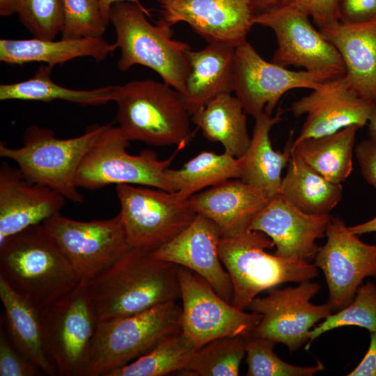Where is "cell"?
Instances as JSON below:
<instances>
[{"label":"cell","mask_w":376,"mask_h":376,"mask_svg":"<svg viewBox=\"0 0 376 376\" xmlns=\"http://www.w3.org/2000/svg\"><path fill=\"white\" fill-rule=\"evenodd\" d=\"M81 281L88 282L132 247L120 214L108 219L77 221L60 213L42 224Z\"/></svg>","instance_id":"obj_11"},{"label":"cell","mask_w":376,"mask_h":376,"mask_svg":"<svg viewBox=\"0 0 376 376\" xmlns=\"http://www.w3.org/2000/svg\"><path fill=\"white\" fill-rule=\"evenodd\" d=\"M45 340L58 375L84 376L99 323L87 283L40 310Z\"/></svg>","instance_id":"obj_9"},{"label":"cell","mask_w":376,"mask_h":376,"mask_svg":"<svg viewBox=\"0 0 376 376\" xmlns=\"http://www.w3.org/2000/svg\"><path fill=\"white\" fill-rule=\"evenodd\" d=\"M41 370L26 359L0 329V376H36Z\"/></svg>","instance_id":"obj_39"},{"label":"cell","mask_w":376,"mask_h":376,"mask_svg":"<svg viewBox=\"0 0 376 376\" xmlns=\"http://www.w3.org/2000/svg\"><path fill=\"white\" fill-rule=\"evenodd\" d=\"M158 22H187L209 43L236 47L246 40L255 17L247 0H157Z\"/></svg>","instance_id":"obj_17"},{"label":"cell","mask_w":376,"mask_h":376,"mask_svg":"<svg viewBox=\"0 0 376 376\" xmlns=\"http://www.w3.org/2000/svg\"><path fill=\"white\" fill-rule=\"evenodd\" d=\"M275 246L265 233L245 229L221 235L219 253L233 289L232 305L244 310L261 292L279 284L311 281L318 268L306 260L288 259L269 254Z\"/></svg>","instance_id":"obj_5"},{"label":"cell","mask_w":376,"mask_h":376,"mask_svg":"<svg viewBox=\"0 0 376 376\" xmlns=\"http://www.w3.org/2000/svg\"><path fill=\"white\" fill-rule=\"evenodd\" d=\"M65 200L56 191L29 181L18 167L3 162L0 166V243L60 213Z\"/></svg>","instance_id":"obj_21"},{"label":"cell","mask_w":376,"mask_h":376,"mask_svg":"<svg viewBox=\"0 0 376 376\" xmlns=\"http://www.w3.org/2000/svg\"><path fill=\"white\" fill-rule=\"evenodd\" d=\"M339 21L359 24L376 19V0H338Z\"/></svg>","instance_id":"obj_40"},{"label":"cell","mask_w":376,"mask_h":376,"mask_svg":"<svg viewBox=\"0 0 376 376\" xmlns=\"http://www.w3.org/2000/svg\"><path fill=\"white\" fill-rule=\"evenodd\" d=\"M221 232L207 217L196 214L191 223L173 240L151 252L155 258L187 268L205 279L231 304L232 282L219 253Z\"/></svg>","instance_id":"obj_19"},{"label":"cell","mask_w":376,"mask_h":376,"mask_svg":"<svg viewBox=\"0 0 376 376\" xmlns=\"http://www.w3.org/2000/svg\"><path fill=\"white\" fill-rule=\"evenodd\" d=\"M270 198L261 190L240 179H230L188 198L196 213L214 221L221 235L234 234L249 228L255 216Z\"/></svg>","instance_id":"obj_23"},{"label":"cell","mask_w":376,"mask_h":376,"mask_svg":"<svg viewBox=\"0 0 376 376\" xmlns=\"http://www.w3.org/2000/svg\"><path fill=\"white\" fill-rule=\"evenodd\" d=\"M196 350L192 340L181 331L108 376H164L176 373L187 366Z\"/></svg>","instance_id":"obj_33"},{"label":"cell","mask_w":376,"mask_h":376,"mask_svg":"<svg viewBox=\"0 0 376 376\" xmlns=\"http://www.w3.org/2000/svg\"><path fill=\"white\" fill-rule=\"evenodd\" d=\"M320 289L317 282L306 281L295 287L270 288L265 297H256L247 308L261 315L251 334L286 345L290 352L308 342L311 329L332 313L329 302L310 301Z\"/></svg>","instance_id":"obj_13"},{"label":"cell","mask_w":376,"mask_h":376,"mask_svg":"<svg viewBox=\"0 0 376 376\" xmlns=\"http://www.w3.org/2000/svg\"><path fill=\"white\" fill-rule=\"evenodd\" d=\"M248 376H312L324 370L321 361L313 366H297L281 360L274 352L276 342L251 334L245 336Z\"/></svg>","instance_id":"obj_36"},{"label":"cell","mask_w":376,"mask_h":376,"mask_svg":"<svg viewBox=\"0 0 376 376\" xmlns=\"http://www.w3.org/2000/svg\"><path fill=\"white\" fill-rule=\"evenodd\" d=\"M255 16L277 9L286 4L288 0H247Z\"/></svg>","instance_id":"obj_44"},{"label":"cell","mask_w":376,"mask_h":376,"mask_svg":"<svg viewBox=\"0 0 376 376\" xmlns=\"http://www.w3.org/2000/svg\"><path fill=\"white\" fill-rule=\"evenodd\" d=\"M240 100L231 94H221L191 115V120L211 141L219 142L224 152L239 158L251 142L246 116Z\"/></svg>","instance_id":"obj_28"},{"label":"cell","mask_w":376,"mask_h":376,"mask_svg":"<svg viewBox=\"0 0 376 376\" xmlns=\"http://www.w3.org/2000/svg\"><path fill=\"white\" fill-rule=\"evenodd\" d=\"M0 299L4 308L1 325L13 345L46 375H58L47 349L40 310L13 291L1 277Z\"/></svg>","instance_id":"obj_25"},{"label":"cell","mask_w":376,"mask_h":376,"mask_svg":"<svg viewBox=\"0 0 376 376\" xmlns=\"http://www.w3.org/2000/svg\"><path fill=\"white\" fill-rule=\"evenodd\" d=\"M354 152L363 177L376 190V144L370 139L363 140Z\"/></svg>","instance_id":"obj_42"},{"label":"cell","mask_w":376,"mask_h":376,"mask_svg":"<svg viewBox=\"0 0 376 376\" xmlns=\"http://www.w3.org/2000/svg\"><path fill=\"white\" fill-rule=\"evenodd\" d=\"M178 279L182 331L197 349L218 338L246 336L260 321V314L235 307L191 270L179 266Z\"/></svg>","instance_id":"obj_14"},{"label":"cell","mask_w":376,"mask_h":376,"mask_svg":"<svg viewBox=\"0 0 376 376\" xmlns=\"http://www.w3.org/2000/svg\"><path fill=\"white\" fill-rule=\"evenodd\" d=\"M347 376H376V331L370 332L369 347L358 366Z\"/></svg>","instance_id":"obj_43"},{"label":"cell","mask_w":376,"mask_h":376,"mask_svg":"<svg viewBox=\"0 0 376 376\" xmlns=\"http://www.w3.org/2000/svg\"><path fill=\"white\" fill-rule=\"evenodd\" d=\"M17 14L20 22L35 38L54 40L61 32V0H19Z\"/></svg>","instance_id":"obj_38"},{"label":"cell","mask_w":376,"mask_h":376,"mask_svg":"<svg viewBox=\"0 0 376 376\" xmlns=\"http://www.w3.org/2000/svg\"><path fill=\"white\" fill-rule=\"evenodd\" d=\"M52 68L49 65H42L27 80L1 84L0 100L43 102L61 100L83 106L103 104L114 100L115 86L92 90H75L63 87L51 80Z\"/></svg>","instance_id":"obj_32"},{"label":"cell","mask_w":376,"mask_h":376,"mask_svg":"<svg viewBox=\"0 0 376 376\" xmlns=\"http://www.w3.org/2000/svg\"><path fill=\"white\" fill-rule=\"evenodd\" d=\"M295 117L306 114L295 141L335 133L351 125L363 127L376 111V104L361 98L347 86L344 76L328 80L294 102Z\"/></svg>","instance_id":"obj_18"},{"label":"cell","mask_w":376,"mask_h":376,"mask_svg":"<svg viewBox=\"0 0 376 376\" xmlns=\"http://www.w3.org/2000/svg\"><path fill=\"white\" fill-rule=\"evenodd\" d=\"M288 166L279 193L306 213L329 214L342 198V185L326 179L292 151Z\"/></svg>","instance_id":"obj_29"},{"label":"cell","mask_w":376,"mask_h":376,"mask_svg":"<svg viewBox=\"0 0 376 376\" xmlns=\"http://www.w3.org/2000/svg\"><path fill=\"white\" fill-rule=\"evenodd\" d=\"M146 15L150 16L148 10L132 2L112 5L110 22L116 33L115 44L121 52L118 68L125 72L134 65L148 67L182 93L191 70L190 46L173 39L171 27L158 22L153 25Z\"/></svg>","instance_id":"obj_4"},{"label":"cell","mask_w":376,"mask_h":376,"mask_svg":"<svg viewBox=\"0 0 376 376\" xmlns=\"http://www.w3.org/2000/svg\"><path fill=\"white\" fill-rule=\"evenodd\" d=\"M333 79L307 70L293 71L266 61L246 40L235 47L234 92L244 111L256 118L272 115L281 97L295 88L314 89Z\"/></svg>","instance_id":"obj_15"},{"label":"cell","mask_w":376,"mask_h":376,"mask_svg":"<svg viewBox=\"0 0 376 376\" xmlns=\"http://www.w3.org/2000/svg\"><path fill=\"white\" fill-rule=\"evenodd\" d=\"M368 125L370 139L376 144V111L370 118Z\"/></svg>","instance_id":"obj_48"},{"label":"cell","mask_w":376,"mask_h":376,"mask_svg":"<svg viewBox=\"0 0 376 376\" xmlns=\"http://www.w3.org/2000/svg\"><path fill=\"white\" fill-rule=\"evenodd\" d=\"M118 127L130 141L184 148L192 137L190 113L180 94L151 79L115 86Z\"/></svg>","instance_id":"obj_3"},{"label":"cell","mask_w":376,"mask_h":376,"mask_svg":"<svg viewBox=\"0 0 376 376\" xmlns=\"http://www.w3.org/2000/svg\"><path fill=\"white\" fill-rule=\"evenodd\" d=\"M166 174L172 192L182 200H187L203 189L240 176L237 158L226 152L211 151L201 152L180 169H167Z\"/></svg>","instance_id":"obj_31"},{"label":"cell","mask_w":376,"mask_h":376,"mask_svg":"<svg viewBox=\"0 0 376 376\" xmlns=\"http://www.w3.org/2000/svg\"><path fill=\"white\" fill-rule=\"evenodd\" d=\"M117 49L102 37L62 38L60 40L37 38L26 40H0V61L22 65L42 62L54 66L76 58L88 56L97 61L105 59Z\"/></svg>","instance_id":"obj_27"},{"label":"cell","mask_w":376,"mask_h":376,"mask_svg":"<svg viewBox=\"0 0 376 376\" xmlns=\"http://www.w3.org/2000/svg\"><path fill=\"white\" fill-rule=\"evenodd\" d=\"M19 0H0V15L5 17L17 13Z\"/></svg>","instance_id":"obj_47"},{"label":"cell","mask_w":376,"mask_h":376,"mask_svg":"<svg viewBox=\"0 0 376 376\" xmlns=\"http://www.w3.org/2000/svg\"><path fill=\"white\" fill-rule=\"evenodd\" d=\"M302 8L319 28L339 20L338 0H288Z\"/></svg>","instance_id":"obj_41"},{"label":"cell","mask_w":376,"mask_h":376,"mask_svg":"<svg viewBox=\"0 0 376 376\" xmlns=\"http://www.w3.org/2000/svg\"><path fill=\"white\" fill-rule=\"evenodd\" d=\"M188 58L191 70L180 94L191 116L218 95L234 92L235 47L209 43L201 50L190 49Z\"/></svg>","instance_id":"obj_24"},{"label":"cell","mask_w":376,"mask_h":376,"mask_svg":"<svg viewBox=\"0 0 376 376\" xmlns=\"http://www.w3.org/2000/svg\"><path fill=\"white\" fill-rule=\"evenodd\" d=\"M100 8L102 11V16L106 24L108 25L110 22V11L112 5L116 2L119 1H129L134 3L139 6L145 8L142 4L140 3L139 0H99Z\"/></svg>","instance_id":"obj_45"},{"label":"cell","mask_w":376,"mask_h":376,"mask_svg":"<svg viewBox=\"0 0 376 376\" xmlns=\"http://www.w3.org/2000/svg\"><path fill=\"white\" fill-rule=\"evenodd\" d=\"M282 113L281 109L274 116L263 111L255 118L249 148L237 158L240 179L261 190L270 198L279 192L282 171L292 156V131L283 152L274 149L269 137L272 127L281 120Z\"/></svg>","instance_id":"obj_26"},{"label":"cell","mask_w":376,"mask_h":376,"mask_svg":"<svg viewBox=\"0 0 376 376\" xmlns=\"http://www.w3.org/2000/svg\"><path fill=\"white\" fill-rule=\"evenodd\" d=\"M178 265L132 248L87 282L99 320L139 313L180 299Z\"/></svg>","instance_id":"obj_1"},{"label":"cell","mask_w":376,"mask_h":376,"mask_svg":"<svg viewBox=\"0 0 376 376\" xmlns=\"http://www.w3.org/2000/svg\"><path fill=\"white\" fill-rule=\"evenodd\" d=\"M358 125L335 133L294 141L292 151L328 180L342 184L352 171V155Z\"/></svg>","instance_id":"obj_30"},{"label":"cell","mask_w":376,"mask_h":376,"mask_svg":"<svg viewBox=\"0 0 376 376\" xmlns=\"http://www.w3.org/2000/svg\"><path fill=\"white\" fill-rule=\"evenodd\" d=\"M246 354L245 336H225L197 349L187 366L177 372L182 376H237Z\"/></svg>","instance_id":"obj_34"},{"label":"cell","mask_w":376,"mask_h":376,"mask_svg":"<svg viewBox=\"0 0 376 376\" xmlns=\"http://www.w3.org/2000/svg\"><path fill=\"white\" fill-rule=\"evenodd\" d=\"M344 326H358L376 331V285L367 282L357 290L353 300L345 307L331 313L324 320L315 325L310 331L309 340L305 349L308 350L311 343L323 334Z\"/></svg>","instance_id":"obj_35"},{"label":"cell","mask_w":376,"mask_h":376,"mask_svg":"<svg viewBox=\"0 0 376 376\" xmlns=\"http://www.w3.org/2000/svg\"><path fill=\"white\" fill-rule=\"evenodd\" d=\"M326 237L313 264L324 273L329 302L340 310L353 300L365 278L376 279V244L361 241L339 217H331Z\"/></svg>","instance_id":"obj_16"},{"label":"cell","mask_w":376,"mask_h":376,"mask_svg":"<svg viewBox=\"0 0 376 376\" xmlns=\"http://www.w3.org/2000/svg\"><path fill=\"white\" fill-rule=\"evenodd\" d=\"M0 277L39 310L80 281L42 224L29 226L0 243Z\"/></svg>","instance_id":"obj_2"},{"label":"cell","mask_w":376,"mask_h":376,"mask_svg":"<svg viewBox=\"0 0 376 376\" xmlns=\"http://www.w3.org/2000/svg\"><path fill=\"white\" fill-rule=\"evenodd\" d=\"M129 142L118 127L108 125L81 163L75 178L77 187L95 190L127 184L172 192L166 171L181 149L160 160L151 150L128 153Z\"/></svg>","instance_id":"obj_8"},{"label":"cell","mask_w":376,"mask_h":376,"mask_svg":"<svg viewBox=\"0 0 376 376\" xmlns=\"http://www.w3.org/2000/svg\"><path fill=\"white\" fill-rule=\"evenodd\" d=\"M62 38L102 37L106 24L99 0H61Z\"/></svg>","instance_id":"obj_37"},{"label":"cell","mask_w":376,"mask_h":376,"mask_svg":"<svg viewBox=\"0 0 376 376\" xmlns=\"http://www.w3.org/2000/svg\"><path fill=\"white\" fill-rule=\"evenodd\" d=\"M119 214L132 248L153 251L186 228L196 213L188 199L173 192L146 186H116Z\"/></svg>","instance_id":"obj_10"},{"label":"cell","mask_w":376,"mask_h":376,"mask_svg":"<svg viewBox=\"0 0 376 376\" xmlns=\"http://www.w3.org/2000/svg\"><path fill=\"white\" fill-rule=\"evenodd\" d=\"M331 216L306 213L278 193L255 216L249 229L267 234L274 242V255L308 260L318 251L316 240L326 236Z\"/></svg>","instance_id":"obj_20"},{"label":"cell","mask_w":376,"mask_h":376,"mask_svg":"<svg viewBox=\"0 0 376 376\" xmlns=\"http://www.w3.org/2000/svg\"><path fill=\"white\" fill-rule=\"evenodd\" d=\"M348 228L352 233L357 235L375 233L376 232V217L368 221Z\"/></svg>","instance_id":"obj_46"},{"label":"cell","mask_w":376,"mask_h":376,"mask_svg":"<svg viewBox=\"0 0 376 376\" xmlns=\"http://www.w3.org/2000/svg\"><path fill=\"white\" fill-rule=\"evenodd\" d=\"M310 16L298 6H283L254 17L253 24L269 27L276 38L272 62L296 66L335 79L345 75V67L336 47L311 24Z\"/></svg>","instance_id":"obj_12"},{"label":"cell","mask_w":376,"mask_h":376,"mask_svg":"<svg viewBox=\"0 0 376 376\" xmlns=\"http://www.w3.org/2000/svg\"><path fill=\"white\" fill-rule=\"evenodd\" d=\"M319 31L339 52L347 87L376 104V19L359 24L338 20Z\"/></svg>","instance_id":"obj_22"},{"label":"cell","mask_w":376,"mask_h":376,"mask_svg":"<svg viewBox=\"0 0 376 376\" xmlns=\"http://www.w3.org/2000/svg\"><path fill=\"white\" fill-rule=\"evenodd\" d=\"M108 125L90 127L81 135L57 138L48 128L31 125L23 136V144L10 148L0 143V156L15 162L29 181L47 187L66 200L80 204L84 196L75 183L85 156Z\"/></svg>","instance_id":"obj_6"},{"label":"cell","mask_w":376,"mask_h":376,"mask_svg":"<svg viewBox=\"0 0 376 376\" xmlns=\"http://www.w3.org/2000/svg\"><path fill=\"white\" fill-rule=\"evenodd\" d=\"M182 308L168 301L143 312L99 321L84 376L108 375L182 331Z\"/></svg>","instance_id":"obj_7"}]
</instances>
